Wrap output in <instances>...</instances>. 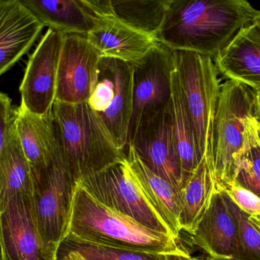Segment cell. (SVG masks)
<instances>
[{
  "mask_svg": "<svg viewBox=\"0 0 260 260\" xmlns=\"http://www.w3.org/2000/svg\"><path fill=\"white\" fill-rule=\"evenodd\" d=\"M174 52V65L195 133L199 152L204 157L210 142L221 81L213 59L189 51Z\"/></svg>",
  "mask_w": 260,
  "mask_h": 260,
  "instance_id": "6",
  "label": "cell"
},
{
  "mask_svg": "<svg viewBox=\"0 0 260 260\" xmlns=\"http://www.w3.org/2000/svg\"><path fill=\"white\" fill-rule=\"evenodd\" d=\"M171 2L108 0L107 12L131 28L157 38Z\"/></svg>",
  "mask_w": 260,
  "mask_h": 260,
  "instance_id": "24",
  "label": "cell"
},
{
  "mask_svg": "<svg viewBox=\"0 0 260 260\" xmlns=\"http://www.w3.org/2000/svg\"><path fill=\"white\" fill-rule=\"evenodd\" d=\"M0 260H1V259H0Z\"/></svg>",
  "mask_w": 260,
  "mask_h": 260,
  "instance_id": "37",
  "label": "cell"
},
{
  "mask_svg": "<svg viewBox=\"0 0 260 260\" xmlns=\"http://www.w3.org/2000/svg\"><path fill=\"white\" fill-rule=\"evenodd\" d=\"M2 260H56L38 230L30 195H11L0 204Z\"/></svg>",
  "mask_w": 260,
  "mask_h": 260,
  "instance_id": "10",
  "label": "cell"
},
{
  "mask_svg": "<svg viewBox=\"0 0 260 260\" xmlns=\"http://www.w3.org/2000/svg\"><path fill=\"white\" fill-rule=\"evenodd\" d=\"M259 12L246 0H172L157 41L214 59Z\"/></svg>",
  "mask_w": 260,
  "mask_h": 260,
  "instance_id": "1",
  "label": "cell"
},
{
  "mask_svg": "<svg viewBox=\"0 0 260 260\" xmlns=\"http://www.w3.org/2000/svg\"><path fill=\"white\" fill-rule=\"evenodd\" d=\"M44 27L21 0H0V76L29 51Z\"/></svg>",
  "mask_w": 260,
  "mask_h": 260,
  "instance_id": "14",
  "label": "cell"
},
{
  "mask_svg": "<svg viewBox=\"0 0 260 260\" xmlns=\"http://www.w3.org/2000/svg\"><path fill=\"white\" fill-rule=\"evenodd\" d=\"M253 23H254L258 27L260 28V11L258 15L255 17L254 20H253Z\"/></svg>",
  "mask_w": 260,
  "mask_h": 260,
  "instance_id": "35",
  "label": "cell"
},
{
  "mask_svg": "<svg viewBox=\"0 0 260 260\" xmlns=\"http://www.w3.org/2000/svg\"><path fill=\"white\" fill-rule=\"evenodd\" d=\"M96 18L95 27L86 38L102 58L134 64L159 44L157 38L131 28L110 14Z\"/></svg>",
  "mask_w": 260,
  "mask_h": 260,
  "instance_id": "15",
  "label": "cell"
},
{
  "mask_svg": "<svg viewBox=\"0 0 260 260\" xmlns=\"http://www.w3.org/2000/svg\"><path fill=\"white\" fill-rule=\"evenodd\" d=\"M128 145L154 174L182 191V172L171 108L144 121Z\"/></svg>",
  "mask_w": 260,
  "mask_h": 260,
  "instance_id": "13",
  "label": "cell"
},
{
  "mask_svg": "<svg viewBox=\"0 0 260 260\" xmlns=\"http://www.w3.org/2000/svg\"><path fill=\"white\" fill-rule=\"evenodd\" d=\"M67 237L102 247L155 254L181 249L177 238L148 228L107 207L79 183L75 189Z\"/></svg>",
  "mask_w": 260,
  "mask_h": 260,
  "instance_id": "2",
  "label": "cell"
},
{
  "mask_svg": "<svg viewBox=\"0 0 260 260\" xmlns=\"http://www.w3.org/2000/svg\"><path fill=\"white\" fill-rule=\"evenodd\" d=\"M256 92L241 82L227 80L221 85L205 153L217 190L233 182L235 161L245 143L247 125L256 118Z\"/></svg>",
  "mask_w": 260,
  "mask_h": 260,
  "instance_id": "4",
  "label": "cell"
},
{
  "mask_svg": "<svg viewBox=\"0 0 260 260\" xmlns=\"http://www.w3.org/2000/svg\"><path fill=\"white\" fill-rule=\"evenodd\" d=\"M12 107L10 98L6 94L0 93V154L6 140Z\"/></svg>",
  "mask_w": 260,
  "mask_h": 260,
  "instance_id": "29",
  "label": "cell"
},
{
  "mask_svg": "<svg viewBox=\"0 0 260 260\" xmlns=\"http://www.w3.org/2000/svg\"><path fill=\"white\" fill-rule=\"evenodd\" d=\"M52 113L64 160L76 183L126 158V151L88 103L55 101Z\"/></svg>",
  "mask_w": 260,
  "mask_h": 260,
  "instance_id": "3",
  "label": "cell"
},
{
  "mask_svg": "<svg viewBox=\"0 0 260 260\" xmlns=\"http://www.w3.org/2000/svg\"><path fill=\"white\" fill-rule=\"evenodd\" d=\"M64 36L65 34L49 28L29 58L20 85V106L32 114L44 115L52 111Z\"/></svg>",
  "mask_w": 260,
  "mask_h": 260,
  "instance_id": "11",
  "label": "cell"
},
{
  "mask_svg": "<svg viewBox=\"0 0 260 260\" xmlns=\"http://www.w3.org/2000/svg\"><path fill=\"white\" fill-rule=\"evenodd\" d=\"M233 182L260 198V142L256 118L247 125L245 143L235 161Z\"/></svg>",
  "mask_w": 260,
  "mask_h": 260,
  "instance_id": "25",
  "label": "cell"
},
{
  "mask_svg": "<svg viewBox=\"0 0 260 260\" xmlns=\"http://www.w3.org/2000/svg\"><path fill=\"white\" fill-rule=\"evenodd\" d=\"M171 111L173 131L181 166L183 189L203 157L197 148L193 126L186 108L175 65L171 74Z\"/></svg>",
  "mask_w": 260,
  "mask_h": 260,
  "instance_id": "21",
  "label": "cell"
},
{
  "mask_svg": "<svg viewBox=\"0 0 260 260\" xmlns=\"http://www.w3.org/2000/svg\"><path fill=\"white\" fill-rule=\"evenodd\" d=\"M87 103L100 115L119 146L126 151L133 113L131 64L102 58L99 80Z\"/></svg>",
  "mask_w": 260,
  "mask_h": 260,
  "instance_id": "9",
  "label": "cell"
},
{
  "mask_svg": "<svg viewBox=\"0 0 260 260\" xmlns=\"http://www.w3.org/2000/svg\"><path fill=\"white\" fill-rule=\"evenodd\" d=\"M58 250L76 251L86 260H161L160 254L109 248L67 238Z\"/></svg>",
  "mask_w": 260,
  "mask_h": 260,
  "instance_id": "27",
  "label": "cell"
},
{
  "mask_svg": "<svg viewBox=\"0 0 260 260\" xmlns=\"http://www.w3.org/2000/svg\"><path fill=\"white\" fill-rule=\"evenodd\" d=\"M101 59L86 37L65 35L58 67L55 101L87 103L99 80Z\"/></svg>",
  "mask_w": 260,
  "mask_h": 260,
  "instance_id": "12",
  "label": "cell"
},
{
  "mask_svg": "<svg viewBox=\"0 0 260 260\" xmlns=\"http://www.w3.org/2000/svg\"><path fill=\"white\" fill-rule=\"evenodd\" d=\"M78 183L107 207L148 228L173 236L148 203L127 157L100 172L84 177Z\"/></svg>",
  "mask_w": 260,
  "mask_h": 260,
  "instance_id": "7",
  "label": "cell"
},
{
  "mask_svg": "<svg viewBox=\"0 0 260 260\" xmlns=\"http://www.w3.org/2000/svg\"><path fill=\"white\" fill-rule=\"evenodd\" d=\"M160 257L161 260H193L189 253L183 249L173 253L160 254Z\"/></svg>",
  "mask_w": 260,
  "mask_h": 260,
  "instance_id": "30",
  "label": "cell"
},
{
  "mask_svg": "<svg viewBox=\"0 0 260 260\" xmlns=\"http://www.w3.org/2000/svg\"><path fill=\"white\" fill-rule=\"evenodd\" d=\"M34 182L31 199L38 230L44 245L57 256L58 248L68 233L76 187L58 138L53 160Z\"/></svg>",
  "mask_w": 260,
  "mask_h": 260,
  "instance_id": "5",
  "label": "cell"
},
{
  "mask_svg": "<svg viewBox=\"0 0 260 260\" xmlns=\"http://www.w3.org/2000/svg\"><path fill=\"white\" fill-rule=\"evenodd\" d=\"M131 65L133 113L128 143L144 121L171 108L174 52L159 43L143 59Z\"/></svg>",
  "mask_w": 260,
  "mask_h": 260,
  "instance_id": "8",
  "label": "cell"
},
{
  "mask_svg": "<svg viewBox=\"0 0 260 260\" xmlns=\"http://www.w3.org/2000/svg\"><path fill=\"white\" fill-rule=\"evenodd\" d=\"M56 260H86L76 251L57 250Z\"/></svg>",
  "mask_w": 260,
  "mask_h": 260,
  "instance_id": "31",
  "label": "cell"
},
{
  "mask_svg": "<svg viewBox=\"0 0 260 260\" xmlns=\"http://www.w3.org/2000/svg\"><path fill=\"white\" fill-rule=\"evenodd\" d=\"M257 137L260 142V122L257 121Z\"/></svg>",
  "mask_w": 260,
  "mask_h": 260,
  "instance_id": "36",
  "label": "cell"
},
{
  "mask_svg": "<svg viewBox=\"0 0 260 260\" xmlns=\"http://www.w3.org/2000/svg\"><path fill=\"white\" fill-rule=\"evenodd\" d=\"M215 190L216 186L210 163L205 154L203 160L182 189V207L179 219L181 230L192 235L207 210Z\"/></svg>",
  "mask_w": 260,
  "mask_h": 260,
  "instance_id": "23",
  "label": "cell"
},
{
  "mask_svg": "<svg viewBox=\"0 0 260 260\" xmlns=\"http://www.w3.org/2000/svg\"><path fill=\"white\" fill-rule=\"evenodd\" d=\"M191 235L192 242L214 258H237L235 218L221 190H215L207 210Z\"/></svg>",
  "mask_w": 260,
  "mask_h": 260,
  "instance_id": "17",
  "label": "cell"
},
{
  "mask_svg": "<svg viewBox=\"0 0 260 260\" xmlns=\"http://www.w3.org/2000/svg\"><path fill=\"white\" fill-rule=\"evenodd\" d=\"M34 177L31 168L20 145L12 114L0 154V204L16 194L32 196Z\"/></svg>",
  "mask_w": 260,
  "mask_h": 260,
  "instance_id": "22",
  "label": "cell"
},
{
  "mask_svg": "<svg viewBox=\"0 0 260 260\" xmlns=\"http://www.w3.org/2000/svg\"><path fill=\"white\" fill-rule=\"evenodd\" d=\"M17 135L34 179L50 165L57 148V137L52 111L37 115L22 107H12Z\"/></svg>",
  "mask_w": 260,
  "mask_h": 260,
  "instance_id": "18",
  "label": "cell"
},
{
  "mask_svg": "<svg viewBox=\"0 0 260 260\" xmlns=\"http://www.w3.org/2000/svg\"><path fill=\"white\" fill-rule=\"evenodd\" d=\"M250 221H252V222L254 223V224H256V226H257L258 228H259L260 230V218H256V217L250 216Z\"/></svg>",
  "mask_w": 260,
  "mask_h": 260,
  "instance_id": "34",
  "label": "cell"
},
{
  "mask_svg": "<svg viewBox=\"0 0 260 260\" xmlns=\"http://www.w3.org/2000/svg\"><path fill=\"white\" fill-rule=\"evenodd\" d=\"M256 119L258 122H260V92L256 93Z\"/></svg>",
  "mask_w": 260,
  "mask_h": 260,
  "instance_id": "32",
  "label": "cell"
},
{
  "mask_svg": "<svg viewBox=\"0 0 260 260\" xmlns=\"http://www.w3.org/2000/svg\"><path fill=\"white\" fill-rule=\"evenodd\" d=\"M193 260H244L238 259V258H214L210 256H206V257H192Z\"/></svg>",
  "mask_w": 260,
  "mask_h": 260,
  "instance_id": "33",
  "label": "cell"
},
{
  "mask_svg": "<svg viewBox=\"0 0 260 260\" xmlns=\"http://www.w3.org/2000/svg\"><path fill=\"white\" fill-rule=\"evenodd\" d=\"M221 191L236 224L237 258L244 260H260L259 229L250 221V215L243 212L226 192Z\"/></svg>",
  "mask_w": 260,
  "mask_h": 260,
  "instance_id": "26",
  "label": "cell"
},
{
  "mask_svg": "<svg viewBox=\"0 0 260 260\" xmlns=\"http://www.w3.org/2000/svg\"><path fill=\"white\" fill-rule=\"evenodd\" d=\"M224 190L232 201L247 215L260 218V198L257 195L232 182L224 186Z\"/></svg>",
  "mask_w": 260,
  "mask_h": 260,
  "instance_id": "28",
  "label": "cell"
},
{
  "mask_svg": "<svg viewBox=\"0 0 260 260\" xmlns=\"http://www.w3.org/2000/svg\"><path fill=\"white\" fill-rule=\"evenodd\" d=\"M218 72L229 80L260 92V28L248 24L213 59Z\"/></svg>",
  "mask_w": 260,
  "mask_h": 260,
  "instance_id": "16",
  "label": "cell"
},
{
  "mask_svg": "<svg viewBox=\"0 0 260 260\" xmlns=\"http://www.w3.org/2000/svg\"><path fill=\"white\" fill-rule=\"evenodd\" d=\"M45 27L65 35L86 37L95 27L97 18L85 0H21Z\"/></svg>",
  "mask_w": 260,
  "mask_h": 260,
  "instance_id": "20",
  "label": "cell"
},
{
  "mask_svg": "<svg viewBox=\"0 0 260 260\" xmlns=\"http://www.w3.org/2000/svg\"><path fill=\"white\" fill-rule=\"evenodd\" d=\"M126 157L151 207L168 226L173 236L180 240L182 191L150 170L132 146L126 148Z\"/></svg>",
  "mask_w": 260,
  "mask_h": 260,
  "instance_id": "19",
  "label": "cell"
}]
</instances>
